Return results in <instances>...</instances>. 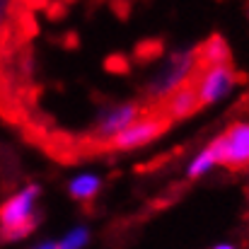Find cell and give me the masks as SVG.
<instances>
[{
  "mask_svg": "<svg viewBox=\"0 0 249 249\" xmlns=\"http://www.w3.org/2000/svg\"><path fill=\"white\" fill-rule=\"evenodd\" d=\"M247 15H249V12H247Z\"/></svg>",
  "mask_w": 249,
  "mask_h": 249,
  "instance_id": "cell-15",
  "label": "cell"
},
{
  "mask_svg": "<svg viewBox=\"0 0 249 249\" xmlns=\"http://www.w3.org/2000/svg\"><path fill=\"white\" fill-rule=\"evenodd\" d=\"M211 143H213V148L218 153L220 167H228L232 172L247 169L249 167V119L232 121Z\"/></svg>",
  "mask_w": 249,
  "mask_h": 249,
  "instance_id": "cell-5",
  "label": "cell"
},
{
  "mask_svg": "<svg viewBox=\"0 0 249 249\" xmlns=\"http://www.w3.org/2000/svg\"><path fill=\"white\" fill-rule=\"evenodd\" d=\"M141 114H143V107H141L138 102H119V104L104 107V109L97 114V119H94L92 136L107 145L116 133H121V131H124L128 124H133Z\"/></svg>",
  "mask_w": 249,
  "mask_h": 249,
  "instance_id": "cell-6",
  "label": "cell"
},
{
  "mask_svg": "<svg viewBox=\"0 0 249 249\" xmlns=\"http://www.w3.org/2000/svg\"><path fill=\"white\" fill-rule=\"evenodd\" d=\"M32 249H61V245L53 242V240H44V242H36Z\"/></svg>",
  "mask_w": 249,
  "mask_h": 249,
  "instance_id": "cell-13",
  "label": "cell"
},
{
  "mask_svg": "<svg viewBox=\"0 0 249 249\" xmlns=\"http://www.w3.org/2000/svg\"><path fill=\"white\" fill-rule=\"evenodd\" d=\"M211 249H237L235 245H228V242H223V245H215V247H211Z\"/></svg>",
  "mask_w": 249,
  "mask_h": 249,
  "instance_id": "cell-14",
  "label": "cell"
},
{
  "mask_svg": "<svg viewBox=\"0 0 249 249\" xmlns=\"http://www.w3.org/2000/svg\"><path fill=\"white\" fill-rule=\"evenodd\" d=\"M169 128V119L167 114H141L133 124H128L121 133H116L107 148L109 150H119V153H131V150H141L150 143H155L162 133Z\"/></svg>",
  "mask_w": 249,
  "mask_h": 249,
  "instance_id": "cell-3",
  "label": "cell"
},
{
  "mask_svg": "<svg viewBox=\"0 0 249 249\" xmlns=\"http://www.w3.org/2000/svg\"><path fill=\"white\" fill-rule=\"evenodd\" d=\"M39 198L41 186L27 184L0 206V242H19L39 228Z\"/></svg>",
  "mask_w": 249,
  "mask_h": 249,
  "instance_id": "cell-1",
  "label": "cell"
},
{
  "mask_svg": "<svg viewBox=\"0 0 249 249\" xmlns=\"http://www.w3.org/2000/svg\"><path fill=\"white\" fill-rule=\"evenodd\" d=\"M87 242H89V230H87L85 225L71 228V230L63 235V240H58L61 249H85Z\"/></svg>",
  "mask_w": 249,
  "mask_h": 249,
  "instance_id": "cell-11",
  "label": "cell"
},
{
  "mask_svg": "<svg viewBox=\"0 0 249 249\" xmlns=\"http://www.w3.org/2000/svg\"><path fill=\"white\" fill-rule=\"evenodd\" d=\"M215 167H220V160H218V153H215L213 143H208V145H203V148L189 160L186 177H189V179H201V177L211 174Z\"/></svg>",
  "mask_w": 249,
  "mask_h": 249,
  "instance_id": "cell-9",
  "label": "cell"
},
{
  "mask_svg": "<svg viewBox=\"0 0 249 249\" xmlns=\"http://www.w3.org/2000/svg\"><path fill=\"white\" fill-rule=\"evenodd\" d=\"M162 104H165V114L169 121H181V119L194 116L201 109L198 89H196L194 80H189V83H184L181 87H177Z\"/></svg>",
  "mask_w": 249,
  "mask_h": 249,
  "instance_id": "cell-7",
  "label": "cell"
},
{
  "mask_svg": "<svg viewBox=\"0 0 249 249\" xmlns=\"http://www.w3.org/2000/svg\"><path fill=\"white\" fill-rule=\"evenodd\" d=\"M102 184H104V179L97 172H78L68 181V194H71V198L85 203V201H92L102 191Z\"/></svg>",
  "mask_w": 249,
  "mask_h": 249,
  "instance_id": "cell-8",
  "label": "cell"
},
{
  "mask_svg": "<svg viewBox=\"0 0 249 249\" xmlns=\"http://www.w3.org/2000/svg\"><path fill=\"white\" fill-rule=\"evenodd\" d=\"M7 12H10V0H0V39H2V32L7 24Z\"/></svg>",
  "mask_w": 249,
  "mask_h": 249,
  "instance_id": "cell-12",
  "label": "cell"
},
{
  "mask_svg": "<svg viewBox=\"0 0 249 249\" xmlns=\"http://www.w3.org/2000/svg\"><path fill=\"white\" fill-rule=\"evenodd\" d=\"M198 58H201V66H208V63H230V46H228V41L220 34H213V36H208L198 46Z\"/></svg>",
  "mask_w": 249,
  "mask_h": 249,
  "instance_id": "cell-10",
  "label": "cell"
},
{
  "mask_svg": "<svg viewBox=\"0 0 249 249\" xmlns=\"http://www.w3.org/2000/svg\"><path fill=\"white\" fill-rule=\"evenodd\" d=\"M198 68H201L198 49H181V51H174V53L167 58L165 68L150 80V85H148V94H150L155 102H165L177 87H181L184 83L194 80L196 73H198Z\"/></svg>",
  "mask_w": 249,
  "mask_h": 249,
  "instance_id": "cell-2",
  "label": "cell"
},
{
  "mask_svg": "<svg viewBox=\"0 0 249 249\" xmlns=\"http://www.w3.org/2000/svg\"><path fill=\"white\" fill-rule=\"evenodd\" d=\"M194 85L198 89L201 107H213V104H220L223 99H228L235 92L237 71L232 68V63H208V66L198 68Z\"/></svg>",
  "mask_w": 249,
  "mask_h": 249,
  "instance_id": "cell-4",
  "label": "cell"
}]
</instances>
